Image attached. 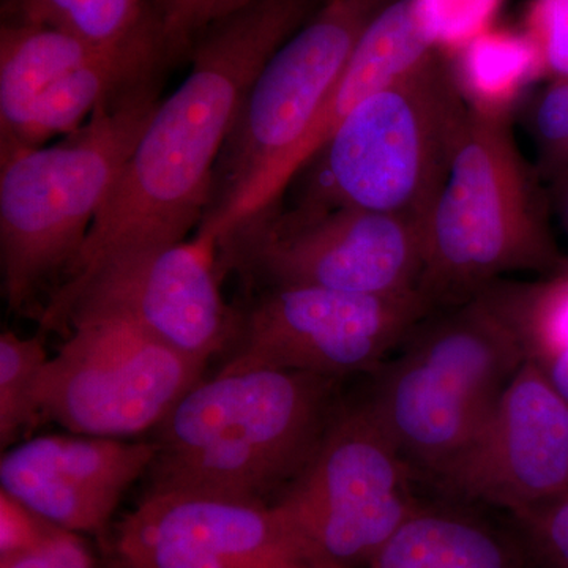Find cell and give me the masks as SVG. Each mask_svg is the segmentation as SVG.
Returning <instances> with one entry per match:
<instances>
[{
  "label": "cell",
  "mask_w": 568,
  "mask_h": 568,
  "mask_svg": "<svg viewBox=\"0 0 568 568\" xmlns=\"http://www.w3.org/2000/svg\"><path fill=\"white\" fill-rule=\"evenodd\" d=\"M316 6L254 0L194 40L189 77L156 108L92 224L73 278L55 297L114 257L179 244L197 231L216 160L246 93L272 55L315 17Z\"/></svg>",
  "instance_id": "1"
},
{
  "label": "cell",
  "mask_w": 568,
  "mask_h": 568,
  "mask_svg": "<svg viewBox=\"0 0 568 568\" xmlns=\"http://www.w3.org/2000/svg\"><path fill=\"white\" fill-rule=\"evenodd\" d=\"M338 379L286 369L216 373L155 428L144 496L204 495L272 504L316 454Z\"/></svg>",
  "instance_id": "2"
},
{
  "label": "cell",
  "mask_w": 568,
  "mask_h": 568,
  "mask_svg": "<svg viewBox=\"0 0 568 568\" xmlns=\"http://www.w3.org/2000/svg\"><path fill=\"white\" fill-rule=\"evenodd\" d=\"M162 78L106 100L55 144L0 159V263L13 315L40 323L73 278L97 215L162 103Z\"/></svg>",
  "instance_id": "3"
},
{
  "label": "cell",
  "mask_w": 568,
  "mask_h": 568,
  "mask_svg": "<svg viewBox=\"0 0 568 568\" xmlns=\"http://www.w3.org/2000/svg\"><path fill=\"white\" fill-rule=\"evenodd\" d=\"M537 170L506 110L470 102L450 173L425 220L420 293L433 308L462 304L499 276L558 271Z\"/></svg>",
  "instance_id": "4"
},
{
  "label": "cell",
  "mask_w": 568,
  "mask_h": 568,
  "mask_svg": "<svg viewBox=\"0 0 568 568\" xmlns=\"http://www.w3.org/2000/svg\"><path fill=\"white\" fill-rule=\"evenodd\" d=\"M525 361L510 290L497 282L424 317L402 354L377 369L368 402L413 469L436 480L487 422Z\"/></svg>",
  "instance_id": "5"
},
{
  "label": "cell",
  "mask_w": 568,
  "mask_h": 568,
  "mask_svg": "<svg viewBox=\"0 0 568 568\" xmlns=\"http://www.w3.org/2000/svg\"><path fill=\"white\" fill-rule=\"evenodd\" d=\"M470 100L436 50L358 104L294 175V205L354 207L426 220L443 190Z\"/></svg>",
  "instance_id": "6"
},
{
  "label": "cell",
  "mask_w": 568,
  "mask_h": 568,
  "mask_svg": "<svg viewBox=\"0 0 568 568\" xmlns=\"http://www.w3.org/2000/svg\"><path fill=\"white\" fill-rule=\"evenodd\" d=\"M375 0H327L265 63L242 103L213 171L200 237L224 234L265 207L275 175L334 91Z\"/></svg>",
  "instance_id": "7"
},
{
  "label": "cell",
  "mask_w": 568,
  "mask_h": 568,
  "mask_svg": "<svg viewBox=\"0 0 568 568\" xmlns=\"http://www.w3.org/2000/svg\"><path fill=\"white\" fill-rule=\"evenodd\" d=\"M425 220L365 209H284L275 203L235 224L216 244L220 275L248 293L308 286L364 295L417 293Z\"/></svg>",
  "instance_id": "8"
},
{
  "label": "cell",
  "mask_w": 568,
  "mask_h": 568,
  "mask_svg": "<svg viewBox=\"0 0 568 568\" xmlns=\"http://www.w3.org/2000/svg\"><path fill=\"white\" fill-rule=\"evenodd\" d=\"M413 470L368 398L339 403L316 454L272 504L317 568H364L420 507Z\"/></svg>",
  "instance_id": "9"
},
{
  "label": "cell",
  "mask_w": 568,
  "mask_h": 568,
  "mask_svg": "<svg viewBox=\"0 0 568 568\" xmlns=\"http://www.w3.org/2000/svg\"><path fill=\"white\" fill-rule=\"evenodd\" d=\"M207 364L119 317H80L44 366L41 420L74 435L125 439L155 429Z\"/></svg>",
  "instance_id": "10"
},
{
  "label": "cell",
  "mask_w": 568,
  "mask_h": 568,
  "mask_svg": "<svg viewBox=\"0 0 568 568\" xmlns=\"http://www.w3.org/2000/svg\"><path fill=\"white\" fill-rule=\"evenodd\" d=\"M216 373L286 369L342 379L377 372L387 354L433 312L420 291L364 295L323 287H265L248 293Z\"/></svg>",
  "instance_id": "11"
},
{
  "label": "cell",
  "mask_w": 568,
  "mask_h": 568,
  "mask_svg": "<svg viewBox=\"0 0 568 568\" xmlns=\"http://www.w3.org/2000/svg\"><path fill=\"white\" fill-rule=\"evenodd\" d=\"M222 282L212 239L194 235L123 254L55 297L40 320V334L65 336L80 317H119L209 365L231 349L239 327V308L224 301Z\"/></svg>",
  "instance_id": "12"
},
{
  "label": "cell",
  "mask_w": 568,
  "mask_h": 568,
  "mask_svg": "<svg viewBox=\"0 0 568 568\" xmlns=\"http://www.w3.org/2000/svg\"><path fill=\"white\" fill-rule=\"evenodd\" d=\"M111 555L133 568H317L274 504L204 495L142 497Z\"/></svg>",
  "instance_id": "13"
},
{
  "label": "cell",
  "mask_w": 568,
  "mask_h": 568,
  "mask_svg": "<svg viewBox=\"0 0 568 568\" xmlns=\"http://www.w3.org/2000/svg\"><path fill=\"white\" fill-rule=\"evenodd\" d=\"M452 495L525 510L568 489V399L526 358L476 436L436 478Z\"/></svg>",
  "instance_id": "14"
},
{
  "label": "cell",
  "mask_w": 568,
  "mask_h": 568,
  "mask_svg": "<svg viewBox=\"0 0 568 568\" xmlns=\"http://www.w3.org/2000/svg\"><path fill=\"white\" fill-rule=\"evenodd\" d=\"M159 446L114 437L48 435L3 452L0 489L71 532H106L126 489L145 476Z\"/></svg>",
  "instance_id": "15"
},
{
  "label": "cell",
  "mask_w": 568,
  "mask_h": 568,
  "mask_svg": "<svg viewBox=\"0 0 568 568\" xmlns=\"http://www.w3.org/2000/svg\"><path fill=\"white\" fill-rule=\"evenodd\" d=\"M436 50L439 48L418 14L416 0H394L377 11L304 140L275 175L265 207L282 200L294 175L331 140L358 104Z\"/></svg>",
  "instance_id": "16"
},
{
  "label": "cell",
  "mask_w": 568,
  "mask_h": 568,
  "mask_svg": "<svg viewBox=\"0 0 568 568\" xmlns=\"http://www.w3.org/2000/svg\"><path fill=\"white\" fill-rule=\"evenodd\" d=\"M173 61L151 11L129 36L103 48L41 93L17 140L0 149V159L74 132L100 104L133 85L162 77Z\"/></svg>",
  "instance_id": "17"
},
{
  "label": "cell",
  "mask_w": 568,
  "mask_h": 568,
  "mask_svg": "<svg viewBox=\"0 0 568 568\" xmlns=\"http://www.w3.org/2000/svg\"><path fill=\"white\" fill-rule=\"evenodd\" d=\"M103 48L54 26L2 21L0 149L17 140L41 93Z\"/></svg>",
  "instance_id": "18"
},
{
  "label": "cell",
  "mask_w": 568,
  "mask_h": 568,
  "mask_svg": "<svg viewBox=\"0 0 568 568\" xmlns=\"http://www.w3.org/2000/svg\"><path fill=\"white\" fill-rule=\"evenodd\" d=\"M364 568H521L499 534L454 511L418 507Z\"/></svg>",
  "instance_id": "19"
},
{
  "label": "cell",
  "mask_w": 568,
  "mask_h": 568,
  "mask_svg": "<svg viewBox=\"0 0 568 568\" xmlns=\"http://www.w3.org/2000/svg\"><path fill=\"white\" fill-rule=\"evenodd\" d=\"M455 67L467 99L481 106L504 108L515 89L538 74L536 51L525 32L487 29L459 48Z\"/></svg>",
  "instance_id": "20"
},
{
  "label": "cell",
  "mask_w": 568,
  "mask_h": 568,
  "mask_svg": "<svg viewBox=\"0 0 568 568\" xmlns=\"http://www.w3.org/2000/svg\"><path fill=\"white\" fill-rule=\"evenodd\" d=\"M152 0H2V21L40 22L108 47L133 32Z\"/></svg>",
  "instance_id": "21"
},
{
  "label": "cell",
  "mask_w": 568,
  "mask_h": 568,
  "mask_svg": "<svg viewBox=\"0 0 568 568\" xmlns=\"http://www.w3.org/2000/svg\"><path fill=\"white\" fill-rule=\"evenodd\" d=\"M51 355L43 335L21 338L10 331L0 335V447L22 443L41 422L39 392Z\"/></svg>",
  "instance_id": "22"
},
{
  "label": "cell",
  "mask_w": 568,
  "mask_h": 568,
  "mask_svg": "<svg viewBox=\"0 0 568 568\" xmlns=\"http://www.w3.org/2000/svg\"><path fill=\"white\" fill-rule=\"evenodd\" d=\"M530 132L540 179L556 182L568 173V78L552 80L532 103Z\"/></svg>",
  "instance_id": "23"
},
{
  "label": "cell",
  "mask_w": 568,
  "mask_h": 568,
  "mask_svg": "<svg viewBox=\"0 0 568 568\" xmlns=\"http://www.w3.org/2000/svg\"><path fill=\"white\" fill-rule=\"evenodd\" d=\"M254 0H152V13L173 59L189 55L194 40L213 22L244 9Z\"/></svg>",
  "instance_id": "24"
},
{
  "label": "cell",
  "mask_w": 568,
  "mask_h": 568,
  "mask_svg": "<svg viewBox=\"0 0 568 568\" xmlns=\"http://www.w3.org/2000/svg\"><path fill=\"white\" fill-rule=\"evenodd\" d=\"M503 0H416L418 14L439 50L465 47L489 29Z\"/></svg>",
  "instance_id": "25"
},
{
  "label": "cell",
  "mask_w": 568,
  "mask_h": 568,
  "mask_svg": "<svg viewBox=\"0 0 568 568\" xmlns=\"http://www.w3.org/2000/svg\"><path fill=\"white\" fill-rule=\"evenodd\" d=\"M536 51L538 73L568 78V0H530L525 31Z\"/></svg>",
  "instance_id": "26"
},
{
  "label": "cell",
  "mask_w": 568,
  "mask_h": 568,
  "mask_svg": "<svg viewBox=\"0 0 568 568\" xmlns=\"http://www.w3.org/2000/svg\"><path fill=\"white\" fill-rule=\"evenodd\" d=\"M514 517L547 568H568V489Z\"/></svg>",
  "instance_id": "27"
},
{
  "label": "cell",
  "mask_w": 568,
  "mask_h": 568,
  "mask_svg": "<svg viewBox=\"0 0 568 568\" xmlns=\"http://www.w3.org/2000/svg\"><path fill=\"white\" fill-rule=\"evenodd\" d=\"M92 545L82 534L61 529L29 551L0 559V568H100Z\"/></svg>",
  "instance_id": "28"
},
{
  "label": "cell",
  "mask_w": 568,
  "mask_h": 568,
  "mask_svg": "<svg viewBox=\"0 0 568 568\" xmlns=\"http://www.w3.org/2000/svg\"><path fill=\"white\" fill-rule=\"evenodd\" d=\"M61 529L0 489V559L39 547Z\"/></svg>",
  "instance_id": "29"
},
{
  "label": "cell",
  "mask_w": 568,
  "mask_h": 568,
  "mask_svg": "<svg viewBox=\"0 0 568 568\" xmlns=\"http://www.w3.org/2000/svg\"><path fill=\"white\" fill-rule=\"evenodd\" d=\"M537 365L544 369L545 375L551 381L552 386L558 388L560 395L568 399V355H556V357L538 362Z\"/></svg>",
  "instance_id": "30"
},
{
  "label": "cell",
  "mask_w": 568,
  "mask_h": 568,
  "mask_svg": "<svg viewBox=\"0 0 568 568\" xmlns=\"http://www.w3.org/2000/svg\"><path fill=\"white\" fill-rule=\"evenodd\" d=\"M552 203H555L560 224L568 234V173L552 182Z\"/></svg>",
  "instance_id": "31"
},
{
  "label": "cell",
  "mask_w": 568,
  "mask_h": 568,
  "mask_svg": "<svg viewBox=\"0 0 568 568\" xmlns=\"http://www.w3.org/2000/svg\"><path fill=\"white\" fill-rule=\"evenodd\" d=\"M100 568H133L130 567L129 564L123 562V560L115 558V556L110 555L108 560H103L102 567Z\"/></svg>",
  "instance_id": "32"
},
{
  "label": "cell",
  "mask_w": 568,
  "mask_h": 568,
  "mask_svg": "<svg viewBox=\"0 0 568 568\" xmlns=\"http://www.w3.org/2000/svg\"><path fill=\"white\" fill-rule=\"evenodd\" d=\"M558 275L568 276V257H567V260H566V257H564V263H562V265H560Z\"/></svg>",
  "instance_id": "33"
},
{
  "label": "cell",
  "mask_w": 568,
  "mask_h": 568,
  "mask_svg": "<svg viewBox=\"0 0 568 568\" xmlns=\"http://www.w3.org/2000/svg\"><path fill=\"white\" fill-rule=\"evenodd\" d=\"M375 2L383 3V6H388V3L394 2V0H375Z\"/></svg>",
  "instance_id": "34"
}]
</instances>
